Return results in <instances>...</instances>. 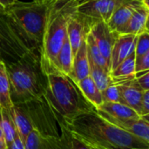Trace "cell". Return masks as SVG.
<instances>
[{
    "label": "cell",
    "instance_id": "obj_25",
    "mask_svg": "<svg viewBox=\"0 0 149 149\" xmlns=\"http://www.w3.org/2000/svg\"><path fill=\"white\" fill-rule=\"evenodd\" d=\"M86 44L88 58L93 63H95L97 65L103 68L107 72H110V67H109L108 64L107 63L106 59L104 58V57L102 56V54H101L93 37L92 35V33L90 32V31L86 35Z\"/></svg>",
    "mask_w": 149,
    "mask_h": 149
},
{
    "label": "cell",
    "instance_id": "obj_14",
    "mask_svg": "<svg viewBox=\"0 0 149 149\" xmlns=\"http://www.w3.org/2000/svg\"><path fill=\"white\" fill-rule=\"evenodd\" d=\"M141 5H143L141 0H132L117 8L107 22L108 28L112 31L119 33L127 24L134 11Z\"/></svg>",
    "mask_w": 149,
    "mask_h": 149
},
{
    "label": "cell",
    "instance_id": "obj_4",
    "mask_svg": "<svg viewBox=\"0 0 149 149\" xmlns=\"http://www.w3.org/2000/svg\"><path fill=\"white\" fill-rule=\"evenodd\" d=\"M46 78L44 96L59 126H66L77 116L95 109L68 76L54 72L46 74Z\"/></svg>",
    "mask_w": 149,
    "mask_h": 149
},
{
    "label": "cell",
    "instance_id": "obj_19",
    "mask_svg": "<svg viewBox=\"0 0 149 149\" xmlns=\"http://www.w3.org/2000/svg\"><path fill=\"white\" fill-rule=\"evenodd\" d=\"M87 32L88 31H86L83 24L73 15L67 25V38L71 45L73 58L84 41Z\"/></svg>",
    "mask_w": 149,
    "mask_h": 149
},
{
    "label": "cell",
    "instance_id": "obj_38",
    "mask_svg": "<svg viewBox=\"0 0 149 149\" xmlns=\"http://www.w3.org/2000/svg\"><path fill=\"white\" fill-rule=\"evenodd\" d=\"M88 147V146H87ZM91 149H103V148H90Z\"/></svg>",
    "mask_w": 149,
    "mask_h": 149
},
{
    "label": "cell",
    "instance_id": "obj_3",
    "mask_svg": "<svg viewBox=\"0 0 149 149\" xmlns=\"http://www.w3.org/2000/svg\"><path fill=\"white\" fill-rule=\"evenodd\" d=\"M77 0H56L49 4L40 48L41 66L45 74L58 72L55 63L67 37V25L75 13Z\"/></svg>",
    "mask_w": 149,
    "mask_h": 149
},
{
    "label": "cell",
    "instance_id": "obj_7",
    "mask_svg": "<svg viewBox=\"0 0 149 149\" xmlns=\"http://www.w3.org/2000/svg\"><path fill=\"white\" fill-rule=\"evenodd\" d=\"M18 105L27 115L33 130L45 136L60 135L58 122L45 96L24 103H18Z\"/></svg>",
    "mask_w": 149,
    "mask_h": 149
},
{
    "label": "cell",
    "instance_id": "obj_27",
    "mask_svg": "<svg viewBox=\"0 0 149 149\" xmlns=\"http://www.w3.org/2000/svg\"><path fill=\"white\" fill-rule=\"evenodd\" d=\"M149 52V32H144L137 37L135 45V57L142 56Z\"/></svg>",
    "mask_w": 149,
    "mask_h": 149
},
{
    "label": "cell",
    "instance_id": "obj_20",
    "mask_svg": "<svg viewBox=\"0 0 149 149\" xmlns=\"http://www.w3.org/2000/svg\"><path fill=\"white\" fill-rule=\"evenodd\" d=\"M84 97L93 106L95 109L99 108L103 103L101 92L99 90L94 81L90 76L86 77L80 81L75 83Z\"/></svg>",
    "mask_w": 149,
    "mask_h": 149
},
{
    "label": "cell",
    "instance_id": "obj_22",
    "mask_svg": "<svg viewBox=\"0 0 149 149\" xmlns=\"http://www.w3.org/2000/svg\"><path fill=\"white\" fill-rule=\"evenodd\" d=\"M134 63H135V53L133 52L123 62H121L113 71L110 72V76L113 81L117 82L127 79L135 78Z\"/></svg>",
    "mask_w": 149,
    "mask_h": 149
},
{
    "label": "cell",
    "instance_id": "obj_1",
    "mask_svg": "<svg viewBox=\"0 0 149 149\" xmlns=\"http://www.w3.org/2000/svg\"><path fill=\"white\" fill-rule=\"evenodd\" d=\"M66 128L89 148L103 149H149V143L103 119L94 110L74 118Z\"/></svg>",
    "mask_w": 149,
    "mask_h": 149
},
{
    "label": "cell",
    "instance_id": "obj_5",
    "mask_svg": "<svg viewBox=\"0 0 149 149\" xmlns=\"http://www.w3.org/2000/svg\"><path fill=\"white\" fill-rule=\"evenodd\" d=\"M50 3L17 0L4 12L31 51L40 52L44 27Z\"/></svg>",
    "mask_w": 149,
    "mask_h": 149
},
{
    "label": "cell",
    "instance_id": "obj_33",
    "mask_svg": "<svg viewBox=\"0 0 149 149\" xmlns=\"http://www.w3.org/2000/svg\"><path fill=\"white\" fill-rule=\"evenodd\" d=\"M7 149H25V147L24 141L17 135L12 142L7 145Z\"/></svg>",
    "mask_w": 149,
    "mask_h": 149
},
{
    "label": "cell",
    "instance_id": "obj_35",
    "mask_svg": "<svg viewBox=\"0 0 149 149\" xmlns=\"http://www.w3.org/2000/svg\"><path fill=\"white\" fill-rule=\"evenodd\" d=\"M16 2H17V0H0V6L3 9H5L6 7L13 4Z\"/></svg>",
    "mask_w": 149,
    "mask_h": 149
},
{
    "label": "cell",
    "instance_id": "obj_13",
    "mask_svg": "<svg viewBox=\"0 0 149 149\" xmlns=\"http://www.w3.org/2000/svg\"><path fill=\"white\" fill-rule=\"evenodd\" d=\"M137 37L138 36L128 34L117 35L111 52L110 72L113 71L128 56L134 52Z\"/></svg>",
    "mask_w": 149,
    "mask_h": 149
},
{
    "label": "cell",
    "instance_id": "obj_29",
    "mask_svg": "<svg viewBox=\"0 0 149 149\" xmlns=\"http://www.w3.org/2000/svg\"><path fill=\"white\" fill-rule=\"evenodd\" d=\"M149 71V52L140 56L135 57L134 63V72L135 75Z\"/></svg>",
    "mask_w": 149,
    "mask_h": 149
},
{
    "label": "cell",
    "instance_id": "obj_36",
    "mask_svg": "<svg viewBox=\"0 0 149 149\" xmlns=\"http://www.w3.org/2000/svg\"><path fill=\"white\" fill-rule=\"evenodd\" d=\"M31 1H35V2H38V3H44L45 0H31Z\"/></svg>",
    "mask_w": 149,
    "mask_h": 149
},
{
    "label": "cell",
    "instance_id": "obj_39",
    "mask_svg": "<svg viewBox=\"0 0 149 149\" xmlns=\"http://www.w3.org/2000/svg\"><path fill=\"white\" fill-rule=\"evenodd\" d=\"M0 108H1V107H0Z\"/></svg>",
    "mask_w": 149,
    "mask_h": 149
},
{
    "label": "cell",
    "instance_id": "obj_37",
    "mask_svg": "<svg viewBox=\"0 0 149 149\" xmlns=\"http://www.w3.org/2000/svg\"><path fill=\"white\" fill-rule=\"evenodd\" d=\"M53 1H56V0H45V2H46V3H52V2H53Z\"/></svg>",
    "mask_w": 149,
    "mask_h": 149
},
{
    "label": "cell",
    "instance_id": "obj_11",
    "mask_svg": "<svg viewBox=\"0 0 149 149\" xmlns=\"http://www.w3.org/2000/svg\"><path fill=\"white\" fill-rule=\"evenodd\" d=\"M113 83L117 86L120 96V103L131 107L142 117L141 100L144 91L139 86L135 78L127 79Z\"/></svg>",
    "mask_w": 149,
    "mask_h": 149
},
{
    "label": "cell",
    "instance_id": "obj_21",
    "mask_svg": "<svg viewBox=\"0 0 149 149\" xmlns=\"http://www.w3.org/2000/svg\"><path fill=\"white\" fill-rule=\"evenodd\" d=\"M72 63H73V55H72L70 43L66 37L56 58V63H55L56 70L58 73H61L65 76H69L72 72Z\"/></svg>",
    "mask_w": 149,
    "mask_h": 149
},
{
    "label": "cell",
    "instance_id": "obj_6",
    "mask_svg": "<svg viewBox=\"0 0 149 149\" xmlns=\"http://www.w3.org/2000/svg\"><path fill=\"white\" fill-rule=\"evenodd\" d=\"M132 0H77L74 17L86 31L96 23L107 22L114 10Z\"/></svg>",
    "mask_w": 149,
    "mask_h": 149
},
{
    "label": "cell",
    "instance_id": "obj_16",
    "mask_svg": "<svg viewBox=\"0 0 149 149\" xmlns=\"http://www.w3.org/2000/svg\"><path fill=\"white\" fill-rule=\"evenodd\" d=\"M87 76H89V59L85 38L79 49L74 55L72 72L68 77L74 83H77Z\"/></svg>",
    "mask_w": 149,
    "mask_h": 149
},
{
    "label": "cell",
    "instance_id": "obj_10",
    "mask_svg": "<svg viewBox=\"0 0 149 149\" xmlns=\"http://www.w3.org/2000/svg\"><path fill=\"white\" fill-rule=\"evenodd\" d=\"M95 111L100 116L121 130L149 143V123L148 117H140L138 119H116L100 111Z\"/></svg>",
    "mask_w": 149,
    "mask_h": 149
},
{
    "label": "cell",
    "instance_id": "obj_31",
    "mask_svg": "<svg viewBox=\"0 0 149 149\" xmlns=\"http://www.w3.org/2000/svg\"><path fill=\"white\" fill-rule=\"evenodd\" d=\"M66 149H91L89 147H87L86 144H84L83 142H81L79 140H78L77 138L73 137L71 134V136L69 138V141H68V145H67V148Z\"/></svg>",
    "mask_w": 149,
    "mask_h": 149
},
{
    "label": "cell",
    "instance_id": "obj_8",
    "mask_svg": "<svg viewBox=\"0 0 149 149\" xmlns=\"http://www.w3.org/2000/svg\"><path fill=\"white\" fill-rule=\"evenodd\" d=\"M30 51L25 40L0 6V58L5 64H9Z\"/></svg>",
    "mask_w": 149,
    "mask_h": 149
},
{
    "label": "cell",
    "instance_id": "obj_17",
    "mask_svg": "<svg viewBox=\"0 0 149 149\" xmlns=\"http://www.w3.org/2000/svg\"><path fill=\"white\" fill-rule=\"evenodd\" d=\"M8 111L12 119L18 136L24 142L28 134L33 130L27 115L18 104H13V106Z\"/></svg>",
    "mask_w": 149,
    "mask_h": 149
},
{
    "label": "cell",
    "instance_id": "obj_9",
    "mask_svg": "<svg viewBox=\"0 0 149 149\" xmlns=\"http://www.w3.org/2000/svg\"><path fill=\"white\" fill-rule=\"evenodd\" d=\"M59 127V136H45L32 130L24 142L25 149H66L71 133L64 125Z\"/></svg>",
    "mask_w": 149,
    "mask_h": 149
},
{
    "label": "cell",
    "instance_id": "obj_26",
    "mask_svg": "<svg viewBox=\"0 0 149 149\" xmlns=\"http://www.w3.org/2000/svg\"><path fill=\"white\" fill-rule=\"evenodd\" d=\"M0 122L1 127L6 141L7 145L13 141V140L18 135L12 121V119L10 115V113L7 109L0 108Z\"/></svg>",
    "mask_w": 149,
    "mask_h": 149
},
{
    "label": "cell",
    "instance_id": "obj_32",
    "mask_svg": "<svg viewBox=\"0 0 149 149\" xmlns=\"http://www.w3.org/2000/svg\"><path fill=\"white\" fill-rule=\"evenodd\" d=\"M142 117H148L149 114V91H145L141 100Z\"/></svg>",
    "mask_w": 149,
    "mask_h": 149
},
{
    "label": "cell",
    "instance_id": "obj_15",
    "mask_svg": "<svg viewBox=\"0 0 149 149\" xmlns=\"http://www.w3.org/2000/svg\"><path fill=\"white\" fill-rule=\"evenodd\" d=\"M149 8L144 5L138 7L131 16L130 19L118 34H128L139 36L144 32H149Z\"/></svg>",
    "mask_w": 149,
    "mask_h": 149
},
{
    "label": "cell",
    "instance_id": "obj_23",
    "mask_svg": "<svg viewBox=\"0 0 149 149\" xmlns=\"http://www.w3.org/2000/svg\"><path fill=\"white\" fill-rule=\"evenodd\" d=\"M13 106L10 99V81L5 62L0 58V107L9 110Z\"/></svg>",
    "mask_w": 149,
    "mask_h": 149
},
{
    "label": "cell",
    "instance_id": "obj_24",
    "mask_svg": "<svg viewBox=\"0 0 149 149\" xmlns=\"http://www.w3.org/2000/svg\"><path fill=\"white\" fill-rule=\"evenodd\" d=\"M89 76L93 79L95 85L100 92L104 91L108 86L113 83L110 72L93 63L89 58Z\"/></svg>",
    "mask_w": 149,
    "mask_h": 149
},
{
    "label": "cell",
    "instance_id": "obj_30",
    "mask_svg": "<svg viewBox=\"0 0 149 149\" xmlns=\"http://www.w3.org/2000/svg\"><path fill=\"white\" fill-rule=\"evenodd\" d=\"M135 79L144 92L149 91V71L135 75Z\"/></svg>",
    "mask_w": 149,
    "mask_h": 149
},
{
    "label": "cell",
    "instance_id": "obj_18",
    "mask_svg": "<svg viewBox=\"0 0 149 149\" xmlns=\"http://www.w3.org/2000/svg\"><path fill=\"white\" fill-rule=\"evenodd\" d=\"M96 110L116 119H138L141 117L134 109L122 103L103 102Z\"/></svg>",
    "mask_w": 149,
    "mask_h": 149
},
{
    "label": "cell",
    "instance_id": "obj_12",
    "mask_svg": "<svg viewBox=\"0 0 149 149\" xmlns=\"http://www.w3.org/2000/svg\"><path fill=\"white\" fill-rule=\"evenodd\" d=\"M89 31L92 33L102 56L110 67L111 52L118 33L112 31L108 28L106 22H99L94 24Z\"/></svg>",
    "mask_w": 149,
    "mask_h": 149
},
{
    "label": "cell",
    "instance_id": "obj_28",
    "mask_svg": "<svg viewBox=\"0 0 149 149\" xmlns=\"http://www.w3.org/2000/svg\"><path fill=\"white\" fill-rule=\"evenodd\" d=\"M103 102H116L120 103V96L115 83H112L104 91L101 92Z\"/></svg>",
    "mask_w": 149,
    "mask_h": 149
},
{
    "label": "cell",
    "instance_id": "obj_2",
    "mask_svg": "<svg viewBox=\"0 0 149 149\" xmlns=\"http://www.w3.org/2000/svg\"><path fill=\"white\" fill-rule=\"evenodd\" d=\"M6 69L13 104L24 103L44 96L47 78L41 66L38 51H30L17 61L6 64Z\"/></svg>",
    "mask_w": 149,
    "mask_h": 149
},
{
    "label": "cell",
    "instance_id": "obj_34",
    "mask_svg": "<svg viewBox=\"0 0 149 149\" xmlns=\"http://www.w3.org/2000/svg\"><path fill=\"white\" fill-rule=\"evenodd\" d=\"M0 149H7V143L1 127V122H0Z\"/></svg>",
    "mask_w": 149,
    "mask_h": 149
}]
</instances>
